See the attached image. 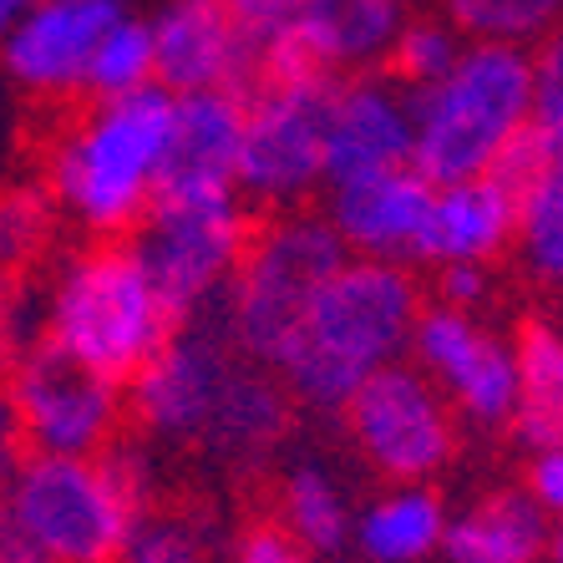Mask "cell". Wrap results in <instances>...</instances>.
Instances as JSON below:
<instances>
[{"instance_id": "6da1fadb", "label": "cell", "mask_w": 563, "mask_h": 563, "mask_svg": "<svg viewBox=\"0 0 563 563\" xmlns=\"http://www.w3.org/2000/svg\"><path fill=\"white\" fill-rule=\"evenodd\" d=\"M122 391L147 437L203 446L239 467L264 462L289 437V391L275 371L239 355L223 330L188 320Z\"/></svg>"}, {"instance_id": "ba28073f", "label": "cell", "mask_w": 563, "mask_h": 563, "mask_svg": "<svg viewBox=\"0 0 563 563\" xmlns=\"http://www.w3.org/2000/svg\"><path fill=\"white\" fill-rule=\"evenodd\" d=\"M250 209L239 194H153L122 239L178 320H194L234 279L250 244Z\"/></svg>"}, {"instance_id": "d4e9b609", "label": "cell", "mask_w": 563, "mask_h": 563, "mask_svg": "<svg viewBox=\"0 0 563 563\" xmlns=\"http://www.w3.org/2000/svg\"><path fill=\"white\" fill-rule=\"evenodd\" d=\"M153 81V31H147L143 15H122L118 26L97 41L92 62H87V77H81V97L87 102H118L132 97Z\"/></svg>"}, {"instance_id": "74e56055", "label": "cell", "mask_w": 563, "mask_h": 563, "mask_svg": "<svg viewBox=\"0 0 563 563\" xmlns=\"http://www.w3.org/2000/svg\"><path fill=\"white\" fill-rule=\"evenodd\" d=\"M549 563H563V523L549 528V553H543Z\"/></svg>"}, {"instance_id": "603a6c76", "label": "cell", "mask_w": 563, "mask_h": 563, "mask_svg": "<svg viewBox=\"0 0 563 563\" xmlns=\"http://www.w3.org/2000/svg\"><path fill=\"white\" fill-rule=\"evenodd\" d=\"M512 244L523 254V269L543 285L563 289V143H543L538 173L518 188L512 213Z\"/></svg>"}, {"instance_id": "4316f807", "label": "cell", "mask_w": 563, "mask_h": 563, "mask_svg": "<svg viewBox=\"0 0 563 563\" xmlns=\"http://www.w3.org/2000/svg\"><path fill=\"white\" fill-rule=\"evenodd\" d=\"M112 563H219V553H213V533L198 512L153 503L128 528Z\"/></svg>"}, {"instance_id": "7a4b0ae2", "label": "cell", "mask_w": 563, "mask_h": 563, "mask_svg": "<svg viewBox=\"0 0 563 563\" xmlns=\"http://www.w3.org/2000/svg\"><path fill=\"white\" fill-rule=\"evenodd\" d=\"M417 314L421 289L411 285L407 264L345 254L341 269L314 289L269 371L300 407L341 411L361 380L407 361Z\"/></svg>"}, {"instance_id": "5b68a950", "label": "cell", "mask_w": 563, "mask_h": 563, "mask_svg": "<svg viewBox=\"0 0 563 563\" xmlns=\"http://www.w3.org/2000/svg\"><path fill=\"white\" fill-rule=\"evenodd\" d=\"M178 325L184 320L163 305L143 264L132 260L128 244L112 239L71 254L41 295L46 341L118 386H128Z\"/></svg>"}, {"instance_id": "7c38bea8", "label": "cell", "mask_w": 563, "mask_h": 563, "mask_svg": "<svg viewBox=\"0 0 563 563\" xmlns=\"http://www.w3.org/2000/svg\"><path fill=\"white\" fill-rule=\"evenodd\" d=\"M407 361L446 396L457 421L472 427H508L512 417V341H503L477 310L457 305H421L411 325Z\"/></svg>"}, {"instance_id": "277c9868", "label": "cell", "mask_w": 563, "mask_h": 563, "mask_svg": "<svg viewBox=\"0 0 563 563\" xmlns=\"http://www.w3.org/2000/svg\"><path fill=\"white\" fill-rule=\"evenodd\" d=\"M157 503L143 446L112 442L97 457L26 452L0 512L46 563H112L128 528Z\"/></svg>"}, {"instance_id": "1f68e13d", "label": "cell", "mask_w": 563, "mask_h": 563, "mask_svg": "<svg viewBox=\"0 0 563 563\" xmlns=\"http://www.w3.org/2000/svg\"><path fill=\"white\" fill-rule=\"evenodd\" d=\"M229 563H310V549H300L279 523H254L239 533Z\"/></svg>"}, {"instance_id": "e0dca14e", "label": "cell", "mask_w": 563, "mask_h": 563, "mask_svg": "<svg viewBox=\"0 0 563 563\" xmlns=\"http://www.w3.org/2000/svg\"><path fill=\"white\" fill-rule=\"evenodd\" d=\"M407 15V0H300L289 46L310 71L330 81L361 77L386 66V52Z\"/></svg>"}, {"instance_id": "4fadbf2b", "label": "cell", "mask_w": 563, "mask_h": 563, "mask_svg": "<svg viewBox=\"0 0 563 563\" xmlns=\"http://www.w3.org/2000/svg\"><path fill=\"white\" fill-rule=\"evenodd\" d=\"M128 11L132 0H31V11L0 36V66L31 97H81L97 41Z\"/></svg>"}, {"instance_id": "7402d4cb", "label": "cell", "mask_w": 563, "mask_h": 563, "mask_svg": "<svg viewBox=\"0 0 563 563\" xmlns=\"http://www.w3.org/2000/svg\"><path fill=\"white\" fill-rule=\"evenodd\" d=\"M446 503L432 483L391 487L351 518V543L371 563H427L442 553Z\"/></svg>"}, {"instance_id": "d6a6232c", "label": "cell", "mask_w": 563, "mask_h": 563, "mask_svg": "<svg viewBox=\"0 0 563 563\" xmlns=\"http://www.w3.org/2000/svg\"><path fill=\"white\" fill-rule=\"evenodd\" d=\"M523 493L538 503V508H543V518H549V523H563V442L533 452Z\"/></svg>"}, {"instance_id": "4dcf8cb0", "label": "cell", "mask_w": 563, "mask_h": 563, "mask_svg": "<svg viewBox=\"0 0 563 563\" xmlns=\"http://www.w3.org/2000/svg\"><path fill=\"white\" fill-rule=\"evenodd\" d=\"M219 5L229 15V26L239 31V41H244V52L254 56V77H260V66L295 36L300 0H219Z\"/></svg>"}, {"instance_id": "ac0fdd59", "label": "cell", "mask_w": 563, "mask_h": 563, "mask_svg": "<svg viewBox=\"0 0 563 563\" xmlns=\"http://www.w3.org/2000/svg\"><path fill=\"white\" fill-rule=\"evenodd\" d=\"M512 213H518V198L493 173L432 188L417 234V264H432V269L483 264L487 269L512 244Z\"/></svg>"}, {"instance_id": "2e32d148", "label": "cell", "mask_w": 563, "mask_h": 563, "mask_svg": "<svg viewBox=\"0 0 563 563\" xmlns=\"http://www.w3.org/2000/svg\"><path fill=\"white\" fill-rule=\"evenodd\" d=\"M411 163V92L386 71H361L330 87L325 184Z\"/></svg>"}, {"instance_id": "836d02e7", "label": "cell", "mask_w": 563, "mask_h": 563, "mask_svg": "<svg viewBox=\"0 0 563 563\" xmlns=\"http://www.w3.org/2000/svg\"><path fill=\"white\" fill-rule=\"evenodd\" d=\"M442 275V305H457V310H477L487 295V269L483 264H452V269H437Z\"/></svg>"}, {"instance_id": "e575fe53", "label": "cell", "mask_w": 563, "mask_h": 563, "mask_svg": "<svg viewBox=\"0 0 563 563\" xmlns=\"http://www.w3.org/2000/svg\"><path fill=\"white\" fill-rule=\"evenodd\" d=\"M26 462V442H21V427H15V411L0 391V498H5V487L15 483V472Z\"/></svg>"}, {"instance_id": "8992f818", "label": "cell", "mask_w": 563, "mask_h": 563, "mask_svg": "<svg viewBox=\"0 0 563 563\" xmlns=\"http://www.w3.org/2000/svg\"><path fill=\"white\" fill-rule=\"evenodd\" d=\"M528 128V52L467 41L432 87L411 92V168L432 188L483 178Z\"/></svg>"}, {"instance_id": "d6986e66", "label": "cell", "mask_w": 563, "mask_h": 563, "mask_svg": "<svg viewBox=\"0 0 563 563\" xmlns=\"http://www.w3.org/2000/svg\"><path fill=\"white\" fill-rule=\"evenodd\" d=\"M244 92L173 97V132L157 194H234Z\"/></svg>"}, {"instance_id": "d590c367", "label": "cell", "mask_w": 563, "mask_h": 563, "mask_svg": "<svg viewBox=\"0 0 563 563\" xmlns=\"http://www.w3.org/2000/svg\"><path fill=\"white\" fill-rule=\"evenodd\" d=\"M0 563H46L36 549H31L26 538H21V528L0 512Z\"/></svg>"}, {"instance_id": "f1b7e54d", "label": "cell", "mask_w": 563, "mask_h": 563, "mask_svg": "<svg viewBox=\"0 0 563 563\" xmlns=\"http://www.w3.org/2000/svg\"><path fill=\"white\" fill-rule=\"evenodd\" d=\"M462 46H467V41L452 31L446 15H407L380 71H386L391 81H401L407 92H421V87H432L446 66L457 62Z\"/></svg>"}, {"instance_id": "ffe728a7", "label": "cell", "mask_w": 563, "mask_h": 563, "mask_svg": "<svg viewBox=\"0 0 563 563\" xmlns=\"http://www.w3.org/2000/svg\"><path fill=\"white\" fill-rule=\"evenodd\" d=\"M549 528L523 487H493L462 512H446L442 553L452 563H543Z\"/></svg>"}, {"instance_id": "44dd1931", "label": "cell", "mask_w": 563, "mask_h": 563, "mask_svg": "<svg viewBox=\"0 0 563 563\" xmlns=\"http://www.w3.org/2000/svg\"><path fill=\"white\" fill-rule=\"evenodd\" d=\"M512 437L528 452L563 442V320L528 314L512 335Z\"/></svg>"}, {"instance_id": "5bb4252c", "label": "cell", "mask_w": 563, "mask_h": 563, "mask_svg": "<svg viewBox=\"0 0 563 563\" xmlns=\"http://www.w3.org/2000/svg\"><path fill=\"white\" fill-rule=\"evenodd\" d=\"M147 31H153V81L168 97L254 87V56L244 52L219 0H163Z\"/></svg>"}, {"instance_id": "cb8c5ba5", "label": "cell", "mask_w": 563, "mask_h": 563, "mask_svg": "<svg viewBox=\"0 0 563 563\" xmlns=\"http://www.w3.org/2000/svg\"><path fill=\"white\" fill-rule=\"evenodd\" d=\"M351 518L345 487L325 467H295L279 487V528L310 553H335L351 543Z\"/></svg>"}, {"instance_id": "f546056e", "label": "cell", "mask_w": 563, "mask_h": 563, "mask_svg": "<svg viewBox=\"0 0 563 563\" xmlns=\"http://www.w3.org/2000/svg\"><path fill=\"white\" fill-rule=\"evenodd\" d=\"M528 132L538 143H563V21L528 46Z\"/></svg>"}, {"instance_id": "83f0119b", "label": "cell", "mask_w": 563, "mask_h": 563, "mask_svg": "<svg viewBox=\"0 0 563 563\" xmlns=\"http://www.w3.org/2000/svg\"><path fill=\"white\" fill-rule=\"evenodd\" d=\"M56 239V203L46 184L0 188V279H21Z\"/></svg>"}, {"instance_id": "8d00e7d4", "label": "cell", "mask_w": 563, "mask_h": 563, "mask_svg": "<svg viewBox=\"0 0 563 563\" xmlns=\"http://www.w3.org/2000/svg\"><path fill=\"white\" fill-rule=\"evenodd\" d=\"M26 11H31V0H0V36H5Z\"/></svg>"}, {"instance_id": "9a60e30c", "label": "cell", "mask_w": 563, "mask_h": 563, "mask_svg": "<svg viewBox=\"0 0 563 563\" xmlns=\"http://www.w3.org/2000/svg\"><path fill=\"white\" fill-rule=\"evenodd\" d=\"M320 194H325L320 219L335 229V239H341V250L351 260H380V264L417 260V234L421 219H427L432 184L411 163L341 178V184H325Z\"/></svg>"}, {"instance_id": "3957f363", "label": "cell", "mask_w": 563, "mask_h": 563, "mask_svg": "<svg viewBox=\"0 0 563 563\" xmlns=\"http://www.w3.org/2000/svg\"><path fill=\"white\" fill-rule=\"evenodd\" d=\"M173 132V97L143 87L118 102H87L56 132L46 157V194L56 213L97 239H128L157 194Z\"/></svg>"}, {"instance_id": "8fae6325", "label": "cell", "mask_w": 563, "mask_h": 563, "mask_svg": "<svg viewBox=\"0 0 563 563\" xmlns=\"http://www.w3.org/2000/svg\"><path fill=\"white\" fill-rule=\"evenodd\" d=\"M5 401L15 411L21 442L36 457H97L122 432V386L77 366L52 341L26 345L5 361Z\"/></svg>"}, {"instance_id": "30bf717a", "label": "cell", "mask_w": 563, "mask_h": 563, "mask_svg": "<svg viewBox=\"0 0 563 563\" xmlns=\"http://www.w3.org/2000/svg\"><path fill=\"white\" fill-rule=\"evenodd\" d=\"M351 446L391 487L437 483L462 446V421L411 361L380 366L341 407Z\"/></svg>"}, {"instance_id": "9c48e42d", "label": "cell", "mask_w": 563, "mask_h": 563, "mask_svg": "<svg viewBox=\"0 0 563 563\" xmlns=\"http://www.w3.org/2000/svg\"><path fill=\"white\" fill-rule=\"evenodd\" d=\"M330 77L254 81L244 92L234 194L269 213L300 209L325 188V112Z\"/></svg>"}, {"instance_id": "52a82bcc", "label": "cell", "mask_w": 563, "mask_h": 563, "mask_svg": "<svg viewBox=\"0 0 563 563\" xmlns=\"http://www.w3.org/2000/svg\"><path fill=\"white\" fill-rule=\"evenodd\" d=\"M345 264V250L335 229L310 209L269 213L250 229V244L239 254L234 279L223 285V335L234 341L239 355H250L260 366H275L279 345L289 341L295 320L314 300V289L325 285Z\"/></svg>"}, {"instance_id": "484cf974", "label": "cell", "mask_w": 563, "mask_h": 563, "mask_svg": "<svg viewBox=\"0 0 563 563\" xmlns=\"http://www.w3.org/2000/svg\"><path fill=\"white\" fill-rule=\"evenodd\" d=\"M442 5L462 41H498L523 52L563 21V0H442Z\"/></svg>"}]
</instances>
